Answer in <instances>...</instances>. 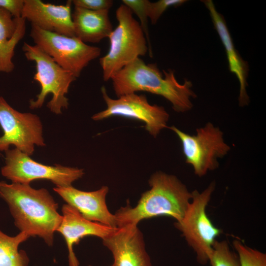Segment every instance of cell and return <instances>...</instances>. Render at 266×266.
<instances>
[{
  "mask_svg": "<svg viewBox=\"0 0 266 266\" xmlns=\"http://www.w3.org/2000/svg\"><path fill=\"white\" fill-rule=\"evenodd\" d=\"M0 126L3 133L0 137V152L7 150L12 145L31 156L35 146L45 145L40 118L33 113L16 110L1 96Z\"/></svg>",
  "mask_w": 266,
  "mask_h": 266,
  "instance_id": "30bf717a",
  "label": "cell"
},
{
  "mask_svg": "<svg viewBox=\"0 0 266 266\" xmlns=\"http://www.w3.org/2000/svg\"><path fill=\"white\" fill-rule=\"evenodd\" d=\"M0 197L8 204L15 226L30 237L38 236L48 246L54 243V233L62 215L58 204L45 188L0 181Z\"/></svg>",
  "mask_w": 266,
  "mask_h": 266,
  "instance_id": "6da1fadb",
  "label": "cell"
},
{
  "mask_svg": "<svg viewBox=\"0 0 266 266\" xmlns=\"http://www.w3.org/2000/svg\"><path fill=\"white\" fill-rule=\"evenodd\" d=\"M25 32L24 18H12L9 12L0 8V73H10L13 70L14 49Z\"/></svg>",
  "mask_w": 266,
  "mask_h": 266,
  "instance_id": "ac0fdd59",
  "label": "cell"
},
{
  "mask_svg": "<svg viewBox=\"0 0 266 266\" xmlns=\"http://www.w3.org/2000/svg\"><path fill=\"white\" fill-rule=\"evenodd\" d=\"M91 266V265H89V266Z\"/></svg>",
  "mask_w": 266,
  "mask_h": 266,
  "instance_id": "484cf974",
  "label": "cell"
},
{
  "mask_svg": "<svg viewBox=\"0 0 266 266\" xmlns=\"http://www.w3.org/2000/svg\"><path fill=\"white\" fill-rule=\"evenodd\" d=\"M133 14L123 4L116 9L118 25L108 37L110 45L107 53L100 59L104 81L148 51L142 29Z\"/></svg>",
  "mask_w": 266,
  "mask_h": 266,
  "instance_id": "277c9868",
  "label": "cell"
},
{
  "mask_svg": "<svg viewBox=\"0 0 266 266\" xmlns=\"http://www.w3.org/2000/svg\"><path fill=\"white\" fill-rule=\"evenodd\" d=\"M208 263L210 266H240L236 253L232 251L225 240L215 241Z\"/></svg>",
  "mask_w": 266,
  "mask_h": 266,
  "instance_id": "ffe728a7",
  "label": "cell"
},
{
  "mask_svg": "<svg viewBox=\"0 0 266 266\" xmlns=\"http://www.w3.org/2000/svg\"><path fill=\"white\" fill-rule=\"evenodd\" d=\"M53 190L86 219L117 228L115 216L110 212L106 202L108 187L103 186L97 190L89 192L72 186L55 187Z\"/></svg>",
  "mask_w": 266,
  "mask_h": 266,
  "instance_id": "4fadbf2b",
  "label": "cell"
},
{
  "mask_svg": "<svg viewBox=\"0 0 266 266\" xmlns=\"http://www.w3.org/2000/svg\"><path fill=\"white\" fill-rule=\"evenodd\" d=\"M102 240L113 256L110 266H152L143 234L137 225L117 228Z\"/></svg>",
  "mask_w": 266,
  "mask_h": 266,
  "instance_id": "7c38bea8",
  "label": "cell"
},
{
  "mask_svg": "<svg viewBox=\"0 0 266 266\" xmlns=\"http://www.w3.org/2000/svg\"><path fill=\"white\" fill-rule=\"evenodd\" d=\"M72 3L74 7H79L89 10H109L112 6L111 0H73Z\"/></svg>",
  "mask_w": 266,
  "mask_h": 266,
  "instance_id": "cb8c5ba5",
  "label": "cell"
},
{
  "mask_svg": "<svg viewBox=\"0 0 266 266\" xmlns=\"http://www.w3.org/2000/svg\"><path fill=\"white\" fill-rule=\"evenodd\" d=\"M101 92L107 107L95 114L93 120L100 121L116 116L136 119L145 124V130L154 137L166 127L168 113L163 106L150 104L145 95L132 93L113 99L104 87H101Z\"/></svg>",
  "mask_w": 266,
  "mask_h": 266,
  "instance_id": "8fae6325",
  "label": "cell"
},
{
  "mask_svg": "<svg viewBox=\"0 0 266 266\" xmlns=\"http://www.w3.org/2000/svg\"><path fill=\"white\" fill-rule=\"evenodd\" d=\"M187 0H159L156 2H151L148 0L146 12L151 23H157L162 15L170 7H178L182 5Z\"/></svg>",
  "mask_w": 266,
  "mask_h": 266,
  "instance_id": "603a6c76",
  "label": "cell"
},
{
  "mask_svg": "<svg viewBox=\"0 0 266 266\" xmlns=\"http://www.w3.org/2000/svg\"><path fill=\"white\" fill-rule=\"evenodd\" d=\"M29 237L24 232L10 236L0 230V266H27L29 258L25 251L18 248Z\"/></svg>",
  "mask_w": 266,
  "mask_h": 266,
  "instance_id": "d6986e66",
  "label": "cell"
},
{
  "mask_svg": "<svg viewBox=\"0 0 266 266\" xmlns=\"http://www.w3.org/2000/svg\"><path fill=\"white\" fill-rule=\"evenodd\" d=\"M122 1L123 4L128 7L138 17L140 25L147 42L149 56L152 58L153 53L148 26V17L146 12L148 0H122Z\"/></svg>",
  "mask_w": 266,
  "mask_h": 266,
  "instance_id": "7402d4cb",
  "label": "cell"
},
{
  "mask_svg": "<svg viewBox=\"0 0 266 266\" xmlns=\"http://www.w3.org/2000/svg\"><path fill=\"white\" fill-rule=\"evenodd\" d=\"M24 0H0V8L9 12L14 18L21 17Z\"/></svg>",
  "mask_w": 266,
  "mask_h": 266,
  "instance_id": "d4e9b609",
  "label": "cell"
},
{
  "mask_svg": "<svg viewBox=\"0 0 266 266\" xmlns=\"http://www.w3.org/2000/svg\"><path fill=\"white\" fill-rule=\"evenodd\" d=\"M116 95L120 96L139 91L161 96L168 101L177 112L191 110V99L197 97L191 81L183 84L176 80L171 69L160 71L156 64H146L140 58L123 67L111 78Z\"/></svg>",
  "mask_w": 266,
  "mask_h": 266,
  "instance_id": "7a4b0ae2",
  "label": "cell"
},
{
  "mask_svg": "<svg viewBox=\"0 0 266 266\" xmlns=\"http://www.w3.org/2000/svg\"><path fill=\"white\" fill-rule=\"evenodd\" d=\"M5 152V165L1 173L13 183L30 184L33 181L43 179L50 181L56 187H67L84 174L82 168L36 162L15 148Z\"/></svg>",
  "mask_w": 266,
  "mask_h": 266,
  "instance_id": "ba28073f",
  "label": "cell"
},
{
  "mask_svg": "<svg viewBox=\"0 0 266 266\" xmlns=\"http://www.w3.org/2000/svg\"><path fill=\"white\" fill-rule=\"evenodd\" d=\"M30 36L35 43L63 68L79 77L83 69L98 58L101 49L68 36L44 31L32 25Z\"/></svg>",
  "mask_w": 266,
  "mask_h": 266,
  "instance_id": "52a82bcc",
  "label": "cell"
},
{
  "mask_svg": "<svg viewBox=\"0 0 266 266\" xmlns=\"http://www.w3.org/2000/svg\"><path fill=\"white\" fill-rule=\"evenodd\" d=\"M215 186V183L212 182L201 193L197 190L192 192L191 200L183 218L174 224L201 265L208 263L213 245L217 237L222 233L213 225L206 212Z\"/></svg>",
  "mask_w": 266,
  "mask_h": 266,
  "instance_id": "8992f818",
  "label": "cell"
},
{
  "mask_svg": "<svg viewBox=\"0 0 266 266\" xmlns=\"http://www.w3.org/2000/svg\"><path fill=\"white\" fill-rule=\"evenodd\" d=\"M150 189L144 192L136 205L127 204L114 214L117 228L137 225L143 219L159 216L180 221L190 202L192 195L174 175L162 171L153 174L148 181Z\"/></svg>",
  "mask_w": 266,
  "mask_h": 266,
  "instance_id": "3957f363",
  "label": "cell"
},
{
  "mask_svg": "<svg viewBox=\"0 0 266 266\" xmlns=\"http://www.w3.org/2000/svg\"><path fill=\"white\" fill-rule=\"evenodd\" d=\"M169 128L181 141L186 163L192 166L199 177L216 169L219 165L217 159L225 156L230 150L224 140L223 133L211 123L197 129L196 134L193 135L174 126Z\"/></svg>",
  "mask_w": 266,
  "mask_h": 266,
  "instance_id": "9c48e42d",
  "label": "cell"
},
{
  "mask_svg": "<svg viewBox=\"0 0 266 266\" xmlns=\"http://www.w3.org/2000/svg\"><path fill=\"white\" fill-rule=\"evenodd\" d=\"M22 50L28 61L35 63L36 72L33 79L40 86V91L36 99L29 101L30 108L35 109L41 107L47 96L51 94L52 98L47 107L54 114H61L63 109L68 107V99L66 95L71 84L77 78L60 66L38 46L24 42Z\"/></svg>",
  "mask_w": 266,
  "mask_h": 266,
  "instance_id": "5b68a950",
  "label": "cell"
},
{
  "mask_svg": "<svg viewBox=\"0 0 266 266\" xmlns=\"http://www.w3.org/2000/svg\"><path fill=\"white\" fill-rule=\"evenodd\" d=\"M233 246L238 256L240 266H266V254L252 248L235 239Z\"/></svg>",
  "mask_w": 266,
  "mask_h": 266,
  "instance_id": "44dd1931",
  "label": "cell"
},
{
  "mask_svg": "<svg viewBox=\"0 0 266 266\" xmlns=\"http://www.w3.org/2000/svg\"><path fill=\"white\" fill-rule=\"evenodd\" d=\"M208 9L214 28L224 45L227 54L230 71L237 77L239 83V105H247L249 98L246 91L249 65L235 49L224 16L217 10L211 0L201 1Z\"/></svg>",
  "mask_w": 266,
  "mask_h": 266,
  "instance_id": "2e32d148",
  "label": "cell"
},
{
  "mask_svg": "<svg viewBox=\"0 0 266 266\" xmlns=\"http://www.w3.org/2000/svg\"><path fill=\"white\" fill-rule=\"evenodd\" d=\"M72 19L75 36L84 43H98L109 36L113 27L109 10L92 11L74 7Z\"/></svg>",
  "mask_w": 266,
  "mask_h": 266,
  "instance_id": "e0dca14e",
  "label": "cell"
},
{
  "mask_svg": "<svg viewBox=\"0 0 266 266\" xmlns=\"http://www.w3.org/2000/svg\"><path fill=\"white\" fill-rule=\"evenodd\" d=\"M62 212V220L56 232L60 233L66 241L69 266H79L73 246L79 244L81 239L94 236L103 239L116 229L86 219L66 203L63 205Z\"/></svg>",
  "mask_w": 266,
  "mask_h": 266,
  "instance_id": "9a60e30c",
  "label": "cell"
},
{
  "mask_svg": "<svg viewBox=\"0 0 266 266\" xmlns=\"http://www.w3.org/2000/svg\"><path fill=\"white\" fill-rule=\"evenodd\" d=\"M71 4V0L64 5L45 3L40 0H24L21 17L44 31L75 36Z\"/></svg>",
  "mask_w": 266,
  "mask_h": 266,
  "instance_id": "5bb4252c",
  "label": "cell"
}]
</instances>
